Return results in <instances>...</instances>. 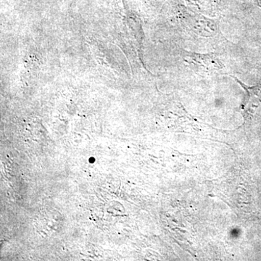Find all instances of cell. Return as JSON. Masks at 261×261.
<instances>
[{"label":"cell","mask_w":261,"mask_h":261,"mask_svg":"<svg viewBox=\"0 0 261 261\" xmlns=\"http://www.w3.org/2000/svg\"><path fill=\"white\" fill-rule=\"evenodd\" d=\"M258 5L261 7V0H258Z\"/></svg>","instance_id":"6da1fadb"}]
</instances>
